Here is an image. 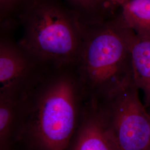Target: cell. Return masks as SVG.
<instances>
[{"label": "cell", "mask_w": 150, "mask_h": 150, "mask_svg": "<svg viewBox=\"0 0 150 150\" xmlns=\"http://www.w3.org/2000/svg\"><path fill=\"white\" fill-rule=\"evenodd\" d=\"M76 11L83 21L91 24L103 21L114 16L116 10L109 0H64Z\"/></svg>", "instance_id": "cell-9"}, {"label": "cell", "mask_w": 150, "mask_h": 150, "mask_svg": "<svg viewBox=\"0 0 150 150\" xmlns=\"http://www.w3.org/2000/svg\"><path fill=\"white\" fill-rule=\"evenodd\" d=\"M134 35L117 12L103 21L85 23L75 66L82 90L91 92L92 102L103 101L134 80L131 46Z\"/></svg>", "instance_id": "cell-1"}, {"label": "cell", "mask_w": 150, "mask_h": 150, "mask_svg": "<svg viewBox=\"0 0 150 150\" xmlns=\"http://www.w3.org/2000/svg\"><path fill=\"white\" fill-rule=\"evenodd\" d=\"M82 129L75 150H119L96 106Z\"/></svg>", "instance_id": "cell-6"}, {"label": "cell", "mask_w": 150, "mask_h": 150, "mask_svg": "<svg viewBox=\"0 0 150 150\" xmlns=\"http://www.w3.org/2000/svg\"><path fill=\"white\" fill-rule=\"evenodd\" d=\"M149 150H150V149H149Z\"/></svg>", "instance_id": "cell-13"}, {"label": "cell", "mask_w": 150, "mask_h": 150, "mask_svg": "<svg viewBox=\"0 0 150 150\" xmlns=\"http://www.w3.org/2000/svg\"><path fill=\"white\" fill-rule=\"evenodd\" d=\"M16 20L22 28L18 42L51 67L75 65L85 22L62 0H28Z\"/></svg>", "instance_id": "cell-2"}, {"label": "cell", "mask_w": 150, "mask_h": 150, "mask_svg": "<svg viewBox=\"0 0 150 150\" xmlns=\"http://www.w3.org/2000/svg\"><path fill=\"white\" fill-rule=\"evenodd\" d=\"M117 15L136 35L150 38V0H127Z\"/></svg>", "instance_id": "cell-8"}, {"label": "cell", "mask_w": 150, "mask_h": 150, "mask_svg": "<svg viewBox=\"0 0 150 150\" xmlns=\"http://www.w3.org/2000/svg\"><path fill=\"white\" fill-rule=\"evenodd\" d=\"M36 86L34 95L28 93L35 97L38 137L46 150H64L83 90L75 65L51 67Z\"/></svg>", "instance_id": "cell-3"}, {"label": "cell", "mask_w": 150, "mask_h": 150, "mask_svg": "<svg viewBox=\"0 0 150 150\" xmlns=\"http://www.w3.org/2000/svg\"><path fill=\"white\" fill-rule=\"evenodd\" d=\"M112 4L113 7L117 10H118L120 7L127 0H109Z\"/></svg>", "instance_id": "cell-12"}, {"label": "cell", "mask_w": 150, "mask_h": 150, "mask_svg": "<svg viewBox=\"0 0 150 150\" xmlns=\"http://www.w3.org/2000/svg\"><path fill=\"white\" fill-rule=\"evenodd\" d=\"M19 101L9 97H1L0 132L1 139H4L7 134L14 110Z\"/></svg>", "instance_id": "cell-11"}, {"label": "cell", "mask_w": 150, "mask_h": 150, "mask_svg": "<svg viewBox=\"0 0 150 150\" xmlns=\"http://www.w3.org/2000/svg\"><path fill=\"white\" fill-rule=\"evenodd\" d=\"M134 80L150 112V38L135 33L131 46Z\"/></svg>", "instance_id": "cell-7"}, {"label": "cell", "mask_w": 150, "mask_h": 150, "mask_svg": "<svg viewBox=\"0 0 150 150\" xmlns=\"http://www.w3.org/2000/svg\"><path fill=\"white\" fill-rule=\"evenodd\" d=\"M28 1L0 0L1 25L17 22V15Z\"/></svg>", "instance_id": "cell-10"}, {"label": "cell", "mask_w": 150, "mask_h": 150, "mask_svg": "<svg viewBox=\"0 0 150 150\" xmlns=\"http://www.w3.org/2000/svg\"><path fill=\"white\" fill-rule=\"evenodd\" d=\"M13 29L1 28V96L20 100L51 67L29 52L12 37Z\"/></svg>", "instance_id": "cell-5"}, {"label": "cell", "mask_w": 150, "mask_h": 150, "mask_svg": "<svg viewBox=\"0 0 150 150\" xmlns=\"http://www.w3.org/2000/svg\"><path fill=\"white\" fill-rule=\"evenodd\" d=\"M134 80L97 105L119 150H149L150 112Z\"/></svg>", "instance_id": "cell-4"}]
</instances>
